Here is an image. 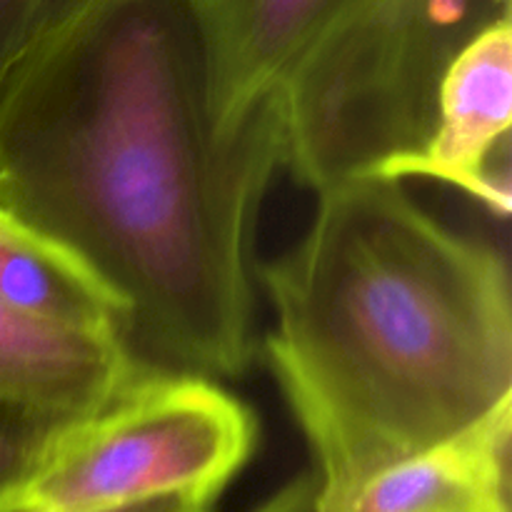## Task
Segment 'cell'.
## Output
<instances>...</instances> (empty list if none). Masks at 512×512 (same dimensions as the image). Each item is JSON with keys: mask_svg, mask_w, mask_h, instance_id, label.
<instances>
[{"mask_svg": "<svg viewBox=\"0 0 512 512\" xmlns=\"http://www.w3.org/2000/svg\"><path fill=\"white\" fill-rule=\"evenodd\" d=\"M283 123L228 130L190 0H90L0 93V208L73 255L155 373L255 358L250 243Z\"/></svg>", "mask_w": 512, "mask_h": 512, "instance_id": "1", "label": "cell"}, {"mask_svg": "<svg viewBox=\"0 0 512 512\" xmlns=\"http://www.w3.org/2000/svg\"><path fill=\"white\" fill-rule=\"evenodd\" d=\"M258 275L275 310L265 358L313 453L318 512L512 400L508 258L400 180L320 193Z\"/></svg>", "mask_w": 512, "mask_h": 512, "instance_id": "2", "label": "cell"}, {"mask_svg": "<svg viewBox=\"0 0 512 512\" xmlns=\"http://www.w3.org/2000/svg\"><path fill=\"white\" fill-rule=\"evenodd\" d=\"M510 0H365L280 90L283 168L315 195L383 178L428 143L445 73Z\"/></svg>", "mask_w": 512, "mask_h": 512, "instance_id": "3", "label": "cell"}, {"mask_svg": "<svg viewBox=\"0 0 512 512\" xmlns=\"http://www.w3.org/2000/svg\"><path fill=\"white\" fill-rule=\"evenodd\" d=\"M255 443L253 410L220 383L145 370L55 435L5 512H120L168 498L215 503Z\"/></svg>", "mask_w": 512, "mask_h": 512, "instance_id": "4", "label": "cell"}, {"mask_svg": "<svg viewBox=\"0 0 512 512\" xmlns=\"http://www.w3.org/2000/svg\"><path fill=\"white\" fill-rule=\"evenodd\" d=\"M512 25L485 30L455 58L428 143L383 180L425 178L460 190L495 220L510 215Z\"/></svg>", "mask_w": 512, "mask_h": 512, "instance_id": "5", "label": "cell"}, {"mask_svg": "<svg viewBox=\"0 0 512 512\" xmlns=\"http://www.w3.org/2000/svg\"><path fill=\"white\" fill-rule=\"evenodd\" d=\"M208 33L215 98L228 130L280 110L300 60L365 0H190Z\"/></svg>", "mask_w": 512, "mask_h": 512, "instance_id": "6", "label": "cell"}, {"mask_svg": "<svg viewBox=\"0 0 512 512\" xmlns=\"http://www.w3.org/2000/svg\"><path fill=\"white\" fill-rule=\"evenodd\" d=\"M140 373L118 335L50 323L0 300V398L70 423Z\"/></svg>", "mask_w": 512, "mask_h": 512, "instance_id": "7", "label": "cell"}, {"mask_svg": "<svg viewBox=\"0 0 512 512\" xmlns=\"http://www.w3.org/2000/svg\"><path fill=\"white\" fill-rule=\"evenodd\" d=\"M512 400L365 480L328 512H510Z\"/></svg>", "mask_w": 512, "mask_h": 512, "instance_id": "8", "label": "cell"}, {"mask_svg": "<svg viewBox=\"0 0 512 512\" xmlns=\"http://www.w3.org/2000/svg\"><path fill=\"white\" fill-rule=\"evenodd\" d=\"M0 300L50 323L110 333L123 340V310L113 293L73 255L3 208Z\"/></svg>", "mask_w": 512, "mask_h": 512, "instance_id": "9", "label": "cell"}, {"mask_svg": "<svg viewBox=\"0 0 512 512\" xmlns=\"http://www.w3.org/2000/svg\"><path fill=\"white\" fill-rule=\"evenodd\" d=\"M65 425L68 420L0 398V512L8 508L10 498L28 480L45 448Z\"/></svg>", "mask_w": 512, "mask_h": 512, "instance_id": "10", "label": "cell"}, {"mask_svg": "<svg viewBox=\"0 0 512 512\" xmlns=\"http://www.w3.org/2000/svg\"><path fill=\"white\" fill-rule=\"evenodd\" d=\"M90 0H0V93L30 55Z\"/></svg>", "mask_w": 512, "mask_h": 512, "instance_id": "11", "label": "cell"}, {"mask_svg": "<svg viewBox=\"0 0 512 512\" xmlns=\"http://www.w3.org/2000/svg\"><path fill=\"white\" fill-rule=\"evenodd\" d=\"M250 512H318V480L313 473H300Z\"/></svg>", "mask_w": 512, "mask_h": 512, "instance_id": "12", "label": "cell"}, {"mask_svg": "<svg viewBox=\"0 0 512 512\" xmlns=\"http://www.w3.org/2000/svg\"><path fill=\"white\" fill-rule=\"evenodd\" d=\"M215 503L208 500H193V498H168L155 500V503L135 505V508L120 510V512H213Z\"/></svg>", "mask_w": 512, "mask_h": 512, "instance_id": "13", "label": "cell"}]
</instances>
